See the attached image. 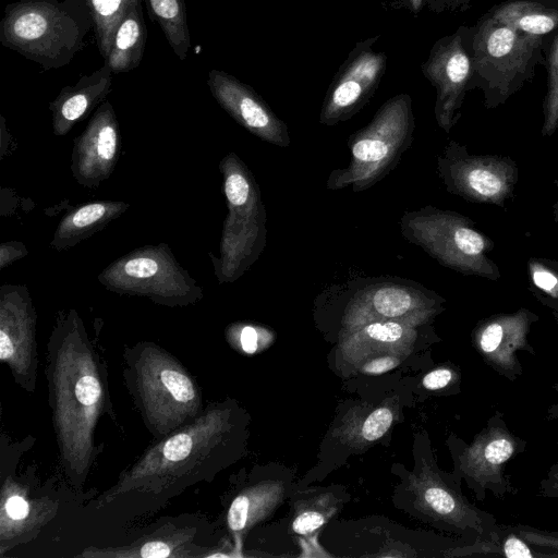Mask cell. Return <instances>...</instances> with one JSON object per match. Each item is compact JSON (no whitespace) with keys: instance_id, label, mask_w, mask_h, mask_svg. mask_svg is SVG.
I'll return each mask as SVG.
<instances>
[{"instance_id":"obj_1","label":"cell","mask_w":558,"mask_h":558,"mask_svg":"<svg viewBox=\"0 0 558 558\" xmlns=\"http://www.w3.org/2000/svg\"><path fill=\"white\" fill-rule=\"evenodd\" d=\"M92 29L85 0H19L4 9L0 43L49 71L68 65Z\"/></svg>"},{"instance_id":"obj_2","label":"cell","mask_w":558,"mask_h":558,"mask_svg":"<svg viewBox=\"0 0 558 558\" xmlns=\"http://www.w3.org/2000/svg\"><path fill=\"white\" fill-rule=\"evenodd\" d=\"M544 37L521 33L488 12L474 24L473 74L469 92L478 89L486 109H496L533 81L544 65Z\"/></svg>"},{"instance_id":"obj_3","label":"cell","mask_w":558,"mask_h":558,"mask_svg":"<svg viewBox=\"0 0 558 558\" xmlns=\"http://www.w3.org/2000/svg\"><path fill=\"white\" fill-rule=\"evenodd\" d=\"M219 169L228 214L223 221L220 256L213 257L219 283L238 280L266 246V210L259 186L246 165L234 153L226 155Z\"/></svg>"},{"instance_id":"obj_4","label":"cell","mask_w":558,"mask_h":558,"mask_svg":"<svg viewBox=\"0 0 558 558\" xmlns=\"http://www.w3.org/2000/svg\"><path fill=\"white\" fill-rule=\"evenodd\" d=\"M414 130L410 95L389 98L366 126L351 134L348 141L350 161L347 167L331 171L326 187H350L353 192L372 187L397 166L413 142Z\"/></svg>"},{"instance_id":"obj_5","label":"cell","mask_w":558,"mask_h":558,"mask_svg":"<svg viewBox=\"0 0 558 558\" xmlns=\"http://www.w3.org/2000/svg\"><path fill=\"white\" fill-rule=\"evenodd\" d=\"M340 308L342 331L380 320L429 323L446 300L423 284L396 277L359 278L329 286L319 296Z\"/></svg>"},{"instance_id":"obj_6","label":"cell","mask_w":558,"mask_h":558,"mask_svg":"<svg viewBox=\"0 0 558 558\" xmlns=\"http://www.w3.org/2000/svg\"><path fill=\"white\" fill-rule=\"evenodd\" d=\"M399 225L408 242L420 246L444 267L492 281L500 278L499 267L489 256L493 241L469 217L426 205L404 211Z\"/></svg>"},{"instance_id":"obj_7","label":"cell","mask_w":558,"mask_h":558,"mask_svg":"<svg viewBox=\"0 0 558 558\" xmlns=\"http://www.w3.org/2000/svg\"><path fill=\"white\" fill-rule=\"evenodd\" d=\"M97 280L111 292L145 296L171 307L203 299V289L165 243L137 247L117 258L98 275Z\"/></svg>"},{"instance_id":"obj_8","label":"cell","mask_w":558,"mask_h":558,"mask_svg":"<svg viewBox=\"0 0 558 558\" xmlns=\"http://www.w3.org/2000/svg\"><path fill=\"white\" fill-rule=\"evenodd\" d=\"M437 173L449 193L501 208L515 196L519 180L518 165L509 156L473 154L453 140L437 157Z\"/></svg>"},{"instance_id":"obj_9","label":"cell","mask_w":558,"mask_h":558,"mask_svg":"<svg viewBox=\"0 0 558 558\" xmlns=\"http://www.w3.org/2000/svg\"><path fill=\"white\" fill-rule=\"evenodd\" d=\"M525 446L524 439L511 433L504 413L495 411L471 444L460 442L456 454L457 472L478 500H485L488 492L499 499L514 496L518 488L506 474V464L522 453Z\"/></svg>"},{"instance_id":"obj_10","label":"cell","mask_w":558,"mask_h":558,"mask_svg":"<svg viewBox=\"0 0 558 558\" xmlns=\"http://www.w3.org/2000/svg\"><path fill=\"white\" fill-rule=\"evenodd\" d=\"M474 25H461L433 45L422 73L436 89L435 119L449 133L461 118V108L473 74Z\"/></svg>"},{"instance_id":"obj_11","label":"cell","mask_w":558,"mask_h":558,"mask_svg":"<svg viewBox=\"0 0 558 558\" xmlns=\"http://www.w3.org/2000/svg\"><path fill=\"white\" fill-rule=\"evenodd\" d=\"M379 35L356 43L335 74L325 95L319 123L347 121L373 97L386 71L387 56L373 49Z\"/></svg>"},{"instance_id":"obj_12","label":"cell","mask_w":558,"mask_h":558,"mask_svg":"<svg viewBox=\"0 0 558 558\" xmlns=\"http://www.w3.org/2000/svg\"><path fill=\"white\" fill-rule=\"evenodd\" d=\"M140 365V364H138ZM141 372H136L137 390L141 409L151 425L163 424L167 417L169 430L182 422L183 417L195 414L199 396L192 379L172 360L157 355L148 362H141Z\"/></svg>"},{"instance_id":"obj_13","label":"cell","mask_w":558,"mask_h":558,"mask_svg":"<svg viewBox=\"0 0 558 558\" xmlns=\"http://www.w3.org/2000/svg\"><path fill=\"white\" fill-rule=\"evenodd\" d=\"M538 320L539 316L525 307L490 315L477 322L472 331V344L489 368L513 383L523 375L517 352L535 355L527 337Z\"/></svg>"},{"instance_id":"obj_14","label":"cell","mask_w":558,"mask_h":558,"mask_svg":"<svg viewBox=\"0 0 558 558\" xmlns=\"http://www.w3.org/2000/svg\"><path fill=\"white\" fill-rule=\"evenodd\" d=\"M120 149L119 122L112 105L105 100L74 138L70 165L73 178L84 187H98L114 171Z\"/></svg>"},{"instance_id":"obj_15","label":"cell","mask_w":558,"mask_h":558,"mask_svg":"<svg viewBox=\"0 0 558 558\" xmlns=\"http://www.w3.org/2000/svg\"><path fill=\"white\" fill-rule=\"evenodd\" d=\"M207 85L220 107L250 133L279 147L290 146L287 124L250 85L216 69L209 71Z\"/></svg>"},{"instance_id":"obj_16","label":"cell","mask_w":558,"mask_h":558,"mask_svg":"<svg viewBox=\"0 0 558 558\" xmlns=\"http://www.w3.org/2000/svg\"><path fill=\"white\" fill-rule=\"evenodd\" d=\"M36 313L24 284L0 288V359L20 375L33 365Z\"/></svg>"},{"instance_id":"obj_17","label":"cell","mask_w":558,"mask_h":558,"mask_svg":"<svg viewBox=\"0 0 558 558\" xmlns=\"http://www.w3.org/2000/svg\"><path fill=\"white\" fill-rule=\"evenodd\" d=\"M112 70L107 61L89 75L82 76L74 85L64 86L49 104L52 131L57 136L66 135L90 111L97 109L112 89Z\"/></svg>"},{"instance_id":"obj_18","label":"cell","mask_w":558,"mask_h":558,"mask_svg":"<svg viewBox=\"0 0 558 558\" xmlns=\"http://www.w3.org/2000/svg\"><path fill=\"white\" fill-rule=\"evenodd\" d=\"M426 324L415 320L373 322L341 332V348L343 353L355 357L407 353L416 339L417 328Z\"/></svg>"},{"instance_id":"obj_19","label":"cell","mask_w":558,"mask_h":558,"mask_svg":"<svg viewBox=\"0 0 558 558\" xmlns=\"http://www.w3.org/2000/svg\"><path fill=\"white\" fill-rule=\"evenodd\" d=\"M130 206L120 201H97L77 206L60 220L50 244L57 251L69 250L101 231Z\"/></svg>"},{"instance_id":"obj_20","label":"cell","mask_w":558,"mask_h":558,"mask_svg":"<svg viewBox=\"0 0 558 558\" xmlns=\"http://www.w3.org/2000/svg\"><path fill=\"white\" fill-rule=\"evenodd\" d=\"M488 13L521 33L546 36L558 31V0H507Z\"/></svg>"},{"instance_id":"obj_21","label":"cell","mask_w":558,"mask_h":558,"mask_svg":"<svg viewBox=\"0 0 558 558\" xmlns=\"http://www.w3.org/2000/svg\"><path fill=\"white\" fill-rule=\"evenodd\" d=\"M141 0L135 1L119 23L108 58L113 74L137 68L142 61L147 39Z\"/></svg>"},{"instance_id":"obj_22","label":"cell","mask_w":558,"mask_h":558,"mask_svg":"<svg viewBox=\"0 0 558 558\" xmlns=\"http://www.w3.org/2000/svg\"><path fill=\"white\" fill-rule=\"evenodd\" d=\"M281 483L267 482L251 487L236 496L231 502L227 521L234 532H241L275 509L281 499Z\"/></svg>"},{"instance_id":"obj_23","label":"cell","mask_w":558,"mask_h":558,"mask_svg":"<svg viewBox=\"0 0 558 558\" xmlns=\"http://www.w3.org/2000/svg\"><path fill=\"white\" fill-rule=\"evenodd\" d=\"M522 538L514 525H500L490 537L477 538L451 555L501 556L506 558H553L551 553L535 547Z\"/></svg>"},{"instance_id":"obj_24","label":"cell","mask_w":558,"mask_h":558,"mask_svg":"<svg viewBox=\"0 0 558 558\" xmlns=\"http://www.w3.org/2000/svg\"><path fill=\"white\" fill-rule=\"evenodd\" d=\"M150 17L162 29L168 44L181 61L187 57L191 36L183 0H145Z\"/></svg>"},{"instance_id":"obj_25","label":"cell","mask_w":558,"mask_h":558,"mask_svg":"<svg viewBox=\"0 0 558 558\" xmlns=\"http://www.w3.org/2000/svg\"><path fill=\"white\" fill-rule=\"evenodd\" d=\"M94 21V35L101 57L110 53L116 29L128 9L138 0H85ZM145 1V0H141Z\"/></svg>"},{"instance_id":"obj_26","label":"cell","mask_w":558,"mask_h":558,"mask_svg":"<svg viewBox=\"0 0 558 558\" xmlns=\"http://www.w3.org/2000/svg\"><path fill=\"white\" fill-rule=\"evenodd\" d=\"M547 73L543 101L542 135L551 136L558 129V31L544 37V65Z\"/></svg>"},{"instance_id":"obj_27","label":"cell","mask_w":558,"mask_h":558,"mask_svg":"<svg viewBox=\"0 0 558 558\" xmlns=\"http://www.w3.org/2000/svg\"><path fill=\"white\" fill-rule=\"evenodd\" d=\"M530 290L539 303L558 313V262L531 257L527 262Z\"/></svg>"},{"instance_id":"obj_28","label":"cell","mask_w":558,"mask_h":558,"mask_svg":"<svg viewBox=\"0 0 558 558\" xmlns=\"http://www.w3.org/2000/svg\"><path fill=\"white\" fill-rule=\"evenodd\" d=\"M383 3L386 8L417 15L422 12H465L471 8L472 0H383Z\"/></svg>"},{"instance_id":"obj_29","label":"cell","mask_w":558,"mask_h":558,"mask_svg":"<svg viewBox=\"0 0 558 558\" xmlns=\"http://www.w3.org/2000/svg\"><path fill=\"white\" fill-rule=\"evenodd\" d=\"M393 421L392 411L381 407L374 410L363 422L361 436L366 441H375L386 434Z\"/></svg>"},{"instance_id":"obj_30","label":"cell","mask_w":558,"mask_h":558,"mask_svg":"<svg viewBox=\"0 0 558 558\" xmlns=\"http://www.w3.org/2000/svg\"><path fill=\"white\" fill-rule=\"evenodd\" d=\"M514 527L518 534L529 544L558 557V532L538 530L526 524H514Z\"/></svg>"},{"instance_id":"obj_31","label":"cell","mask_w":558,"mask_h":558,"mask_svg":"<svg viewBox=\"0 0 558 558\" xmlns=\"http://www.w3.org/2000/svg\"><path fill=\"white\" fill-rule=\"evenodd\" d=\"M460 374L450 366L437 367L428 372L422 379V385L430 391L442 390L447 387L458 385Z\"/></svg>"},{"instance_id":"obj_32","label":"cell","mask_w":558,"mask_h":558,"mask_svg":"<svg viewBox=\"0 0 558 558\" xmlns=\"http://www.w3.org/2000/svg\"><path fill=\"white\" fill-rule=\"evenodd\" d=\"M326 522V517L316 510H306L295 517L292 530L300 535H307L320 529Z\"/></svg>"},{"instance_id":"obj_33","label":"cell","mask_w":558,"mask_h":558,"mask_svg":"<svg viewBox=\"0 0 558 558\" xmlns=\"http://www.w3.org/2000/svg\"><path fill=\"white\" fill-rule=\"evenodd\" d=\"M399 356L395 354H385L375 356L373 359H367L366 362L362 365L361 371L365 374L380 375L395 368L399 365Z\"/></svg>"},{"instance_id":"obj_34","label":"cell","mask_w":558,"mask_h":558,"mask_svg":"<svg viewBox=\"0 0 558 558\" xmlns=\"http://www.w3.org/2000/svg\"><path fill=\"white\" fill-rule=\"evenodd\" d=\"M538 495L545 498L558 499V461L550 465L541 481Z\"/></svg>"},{"instance_id":"obj_35","label":"cell","mask_w":558,"mask_h":558,"mask_svg":"<svg viewBox=\"0 0 558 558\" xmlns=\"http://www.w3.org/2000/svg\"><path fill=\"white\" fill-rule=\"evenodd\" d=\"M27 254V250L21 242H7L0 246V266L4 268L8 264L22 258Z\"/></svg>"},{"instance_id":"obj_36","label":"cell","mask_w":558,"mask_h":558,"mask_svg":"<svg viewBox=\"0 0 558 558\" xmlns=\"http://www.w3.org/2000/svg\"><path fill=\"white\" fill-rule=\"evenodd\" d=\"M4 508L8 517L12 520H24L29 512L28 502L20 495L10 496Z\"/></svg>"},{"instance_id":"obj_37","label":"cell","mask_w":558,"mask_h":558,"mask_svg":"<svg viewBox=\"0 0 558 558\" xmlns=\"http://www.w3.org/2000/svg\"><path fill=\"white\" fill-rule=\"evenodd\" d=\"M171 547L163 541L146 542L135 556L143 558H165L171 556Z\"/></svg>"},{"instance_id":"obj_38","label":"cell","mask_w":558,"mask_h":558,"mask_svg":"<svg viewBox=\"0 0 558 558\" xmlns=\"http://www.w3.org/2000/svg\"><path fill=\"white\" fill-rule=\"evenodd\" d=\"M240 343L244 352L253 354L258 348V331L255 327L246 325L241 328Z\"/></svg>"},{"instance_id":"obj_39","label":"cell","mask_w":558,"mask_h":558,"mask_svg":"<svg viewBox=\"0 0 558 558\" xmlns=\"http://www.w3.org/2000/svg\"><path fill=\"white\" fill-rule=\"evenodd\" d=\"M558 325V313H554ZM553 389L558 393V381L553 385ZM547 417L549 420H558V400L547 409Z\"/></svg>"},{"instance_id":"obj_40","label":"cell","mask_w":558,"mask_h":558,"mask_svg":"<svg viewBox=\"0 0 558 558\" xmlns=\"http://www.w3.org/2000/svg\"><path fill=\"white\" fill-rule=\"evenodd\" d=\"M554 183H555V186H556V189L558 191V177L555 179ZM551 213H553L554 221L558 223V198H557V201L554 203V205L551 207Z\"/></svg>"}]
</instances>
